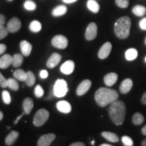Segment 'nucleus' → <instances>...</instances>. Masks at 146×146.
<instances>
[{
    "label": "nucleus",
    "instance_id": "obj_8",
    "mask_svg": "<svg viewBox=\"0 0 146 146\" xmlns=\"http://www.w3.org/2000/svg\"><path fill=\"white\" fill-rule=\"evenodd\" d=\"M21 21L18 18L14 17L9 21L7 24L6 28L9 32L14 33L18 31L21 29Z\"/></svg>",
    "mask_w": 146,
    "mask_h": 146
},
{
    "label": "nucleus",
    "instance_id": "obj_25",
    "mask_svg": "<svg viewBox=\"0 0 146 146\" xmlns=\"http://www.w3.org/2000/svg\"><path fill=\"white\" fill-rule=\"evenodd\" d=\"M133 13L137 16H143L146 14V8L143 5H137L133 8Z\"/></svg>",
    "mask_w": 146,
    "mask_h": 146
},
{
    "label": "nucleus",
    "instance_id": "obj_36",
    "mask_svg": "<svg viewBox=\"0 0 146 146\" xmlns=\"http://www.w3.org/2000/svg\"><path fill=\"white\" fill-rule=\"evenodd\" d=\"M122 141L125 146H133V141L130 137L123 136L122 137Z\"/></svg>",
    "mask_w": 146,
    "mask_h": 146
},
{
    "label": "nucleus",
    "instance_id": "obj_19",
    "mask_svg": "<svg viewBox=\"0 0 146 146\" xmlns=\"http://www.w3.org/2000/svg\"><path fill=\"white\" fill-rule=\"evenodd\" d=\"M67 10H68V8H67V7L66 5H60L53 9L52 14L54 17H58V16L64 15L67 12Z\"/></svg>",
    "mask_w": 146,
    "mask_h": 146
},
{
    "label": "nucleus",
    "instance_id": "obj_50",
    "mask_svg": "<svg viewBox=\"0 0 146 146\" xmlns=\"http://www.w3.org/2000/svg\"><path fill=\"white\" fill-rule=\"evenodd\" d=\"M100 146H112L111 145H109V144H106V143H103L102 145H100Z\"/></svg>",
    "mask_w": 146,
    "mask_h": 146
},
{
    "label": "nucleus",
    "instance_id": "obj_18",
    "mask_svg": "<svg viewBox=\"0 0 146 146\" xmlns=\"http://www.w3.org/2000/svg\"><path fill=\"white\" fill-rule=\"evenodd\" d=\"M20 47L22 54L25 56H29L32 52V45L27 41H22L20 43Z\"/></svg>",
    "mask_w": 146,
    "mask_h": 146
},
{
    "label": "nucleus",
    "instance_id": "obj_37",
    "mask_svg": "<svg viewBox=\"0 0 146 146\" xmlns=\"http://www.w3.org/2000/svg\"><path fill=\"white\" fill-rule=\"evenodd\" d=\"M8 33L9 31L6 27L4 26L0 27V40L4 39L5 36L8 35Z\"/></svg>",
    "mask_w": 146,
    "mask_h": 146
},
{
    "label": "nucleus",
    "instance_id": "obj_41",
    "mask_svg": "<svg viewBox=\"0 0 146 146\" xmlns=\"http://www.w3.org/2000/svg\"><path fill=\"white\" fill-rule=\"evenodd\" d=\"M40 76L42 78H46L48 76V72L47 70H43L40 72Z\"/></svg>",
    "mask_w": 146,
    "mask_h": 146
},
{
    "label": "nucleus",
    "instance_id": "obj_23",
    "mask_svg": "<svg viewBox=\"0 0 146 146\" xmlns=\"http://www.w3.org/2000/svg\"><path fill=\"white\" fill-rule=\"evenodd\" d=\"M87 8L93 13H98L100 11V7L99 3L96 0H88L87 2Z\"/></svg>",
    "mask_w": 146,
    "mask_h": 146
},
{
    "label": "nucleus",
    "instance_id": "obj_46",
    "mask_svg": "<svg viewBox=\"0 0 146 146\" xmlns=\"http://www.w3.org/2000/svg\"><path fill=\"white\" fill-rule=\"evenodd\" d=\"M62 1L66 3H72L76 2L77 0H62Z\"/></svg>",
    "mask_w": 146,
    "mask_h": 146
},
{
    "label": "nucleus",
    "instance_id": "obj_4",
    "mask_svg": "<svg viewBox=\"0 0 146 146\" xmlns=\"http://www.w3.org/2000/svg\"><path fill=\"white\" fill-rule=\"evenodd\" d=\"M50 117V112L46 109H39L36 112L33 118V124L35 127H41L46 123Z\"/></svg>",
    "mask_w": 146,
    "mask_h": 146
},
{
    "label": "nucleus",
    "instance_id": "obj_15",
    "mask_svg": "<svg viewBox=\"0 0 146 146\" xmlns=\"http://www.w3.org/2000/svg\"><path fill=\"white\" fill-rule=\"evenodd\" d=\"M13 62V56L10 54H4L0 58V68H8Z\"/></svg>",
    "mask_w": 146,
    "mask_h": 146
},
{
    "label": "nucleus",
    "instance_id": "obj_2",
    "mask_svg": "<svg viewBox=\"0 0 146 146\" xmlns=\"http://www.w3.org/2000/svg\"><path fill=\"white\" fill-rule=\"evenodd\" d=\"M110 118L116 125H121L126 116V106L123 102L116 100L110 105L108 108Z\"/></svg>",
    "mask_w": 146,
    "mask_h": 146
},
{
    "label": "nucleus",
    "instance_id": "obj_43",
    "mask_svg": "<svg viewBox=\"0 0 146 146\" xmlns=\"http://www.w3.org/2000/svg\"><path fill=\"white\" fill-rule=\"evenodd\" d=\"M69 146H85V145L83 142H75V143H71Z\"/></svg>",
    "mask_w": 146,
    "mask_h": 146
},
{
    "label": "nucleus",
    "instance_id": "obj_51",
    "mask_svg": "<svg viewBox=\"0 0 146 146\" xmlns=\"http://www.w3.org/2000/svg\"><path fill=\"white\" fill-rule=\"evenodd\" d=\"M91 144H92L93 145H94V144H95V141H91Z\"/></svg>",
    "mask_w": 146,
    "mask_h": 146
},
{
    "label": "nucleus",
    "instance_id": "obj_31",
    "mask_svg": "<svg viewBox=\"0 0 146 146\" xmlns=\"http://www.w3.org/2000/svg\"><path fill=\"white\" fill-rule=\"evenodd\" d=\"M24 8L28 11H34L36 8V4L33 0H27L24 3Z\"/></svg>",
    "mask_w": 146,
    "mask_h": 146
},
{
    "label": "nucleus",
    "instance_id": "obj_40",
    "mask_svg": "<svg viewBox=\"0 0 146 146\" xmlns=\"http://www.w3.org/2000/svg\"><path fill=\"white\" fill-rule=\"evenodd\" d=\"M5 23V17L4 15L0 14V27L4 26Z\"/></svg>",
    "mask_w": 146,
    "mask_h": 146
},
{
    "label": "nucleus",
    "instance_id": "obj_49",
    "mask_svg": "<svg viewBox=\"0 0 146 146\" xmlns=\"http://www.w3.org/2000/svg\"><path fill=\"white\" fill-rule=\"evenodd\" d=\"M141 145L142 146H146V139L142 141L141 142Z\"/></svg>",
    "mask_w": 146,
    "mask_h": 146
},
{
    "label": "nucleus",
    "instance_id": "obj_6",
    "mask_svg": "<svg viewBox=\"0 0 146 146\" xmlns=\"http://www.w3.org/2000/svg\"><path fill=\"white\" fill-rule=\"evenodd\" d=\"M51 43L53 47L60 49V50L66 49L68 45V41L67 38L62 35H58L54 36Z\"/></svg>",
    "mask_w": 146,
    "mask_h": 146
},
{
    "label": "nucleus",
    "instance_id": "obj_17",
    "mask_svg": "<svg viewBox=\"0 0 146 146\" xmlns=\"http://www.w3.org/2000/svg\"><path fill=\"white\" fill-rule=\"evenodd\" d=\"M118 80V74L115 72H110L107 74L104 78L106 85L108 87H112L116 83Z\"/></svg>",
    "mask_w": 146,
    "mask_h": 146
},
{
    "label": "nucleus",
    "instance_id": "obj_45",
    "mask_svg": "<svg viewBox=\"0 0 146 146\" xmlns=\"http://www.w3.org/2000/svg\"><path fill=\"white\" fill-rule=\"evenodd\" d=\"M25 114V112H24L23 113V114H22L21 115H20V116H18V117H17V118H16V120H15V121H14V125H16V124H17L18 123V121H19V120L20 119H21V118H22V116H23V115L24 114Z\"/></svg>",
    "mask_w": 146,
    "mask_h": 146
},
{
    "label": "nucleus",
    "instance_id": "obj_21",
    "mask_svg": "<svg viewBox=\"0 0 146 146\" xmlns=\"http://www.w3.org/2000/svg\"><path fill=\"white\" fill-rule=\"evenodd\" d=\"M18 136H19V133L17 131H12L10 133L7 135L5 139V143L7 145H12L15 143L16 139H17Z\"/></svg>",
    "mask_w": 146,
    "mask_h": 146
},
{
    "label": "nucleus",
    "instance_id": "obj_38",
    "mask_svg": "<svg viewBox=\"0 0 146 146\" xmlns=\"http://www.w3.org/2000/svg\"><path fill=\"white\" fill-rule=\"evenodd\" d=\"M0 87L2 88L8 87V80L2 75L1 72H0Z\"/></svg>",
    "mask_w": 146,
    "mask_h": 146
},
{
    "label": "nucleus",
    "instance_id": "obj_34",
    "mask_svg": "<svg viewBox=\"0 0 146 146\" xmlns=\"http://www.w3.org/2000/svg\"><path fill=\"white\" fill-rule=\"evenodd\" d=\"M2 98L5 104H10L11 103V97L8 91L3 90L2 91Z\"/></svg>",
    "mask_w": 146,
    "mask_h": 146
},
{
    "label": "nucleus",
    "instance_id": "obj_29",
    "mask_svg": "<svg viewBox=\"0 0 146 146\" xmlns=\"http://www.w3.org/2000/svg\"><path fill=\"white\" fill-rule=\"evenodd\" d=\"M132 122L133 125H140L144 122V116L141 113L137 112L133 116Z\"/></svg>",
    "mask_w": 146,
    "mask_h": 146
},
{
    "label": "nucleus",
    "instance_id": "obj_47",
    "mask_svg": "<svg viewBox=\"0 0 146 146\" xmlns=\"http://www.w3.org/2000/svg\"><path fill=\"white\" fill-rule=\"evenodd\" d=\"M141 133L143 135H146V125L142 127L141 129Z\"/></svg>",
    "mask_w": 146,
    "mask_h": 146
},
{
    "label": "nucleus",
    "instance_id": "obj_27",
    "mask_svg": "<svg viewBox=\"0 0 146 146\" xmlns=\"http://www.w3.org/2000/svg\"><path fill=\"white\" fill-rule=\"evenodd\" d=\"M42 29V25L39 21H33L29 25V29L33 33H39Z\"/></svg>",
    "mask_w": 146,
    "mask_h": 146
},
{
    "label": "nucleus",
    "instance_id": "obj_14",
    "mask_svg": "<svg viewBox=\"0 0 146 146\" xmlns=\"http://www.w3.org/2000/svg\"><path fill=\"white\" fill-rule=\"evenodd\" d=\"M133 81L131 78H126L120 84L119 90L120 92L123 94H127L131 90L133 87Z\"/></svg>",
    "mask_w": 146,
    "mask_h": 146
},
{
    "label": "nucleus",
    "instance_id": "obj_5",
    "mask_svg": "<svg viewBox=\"0 0 146 146\" xmlns=\"http://www.w3.org/2000/svg\"><path fill=\"white\" fill-rule=\"evenodd\" d=\"M68 91L67 83L64 79H58L55 83L54 94L58 98H63Z\"/></svg>",
    "mask_w": 146,
    "mask_h": 146
},
{
    "label": "nucleus",
    "instance_id": "obj_28",
    "mask_svg": "<svg viewBox=\"0 0 146 146\" xmlns=\"http://www.w3.org/2000/svg\"><path fill=\"white\" fill-rule=\"evenodd\" d=\"M27 76L26 80H25L26 85L29 87L33 86L36 81L35 76L33 72H31V71H28V72H27Z\"/></svg>",
    "mask_w": 146,
    "mask_h": 146
},
{
    "label": "nucleus",
    "instance_id": "obj_26",
    "mask_svg": "<svg viewBox=\"0 0 146 146\" xmlns=\"http://www.w3.org/2000/svg\"><path fill=\"white\" fill-rule=\"evenodd\" d=\"M13 75L15 78L21 81H25L27 78V73L22 69H17L13 73Z\"/></svg>",
    "mask_w": 146,
    "mask_h": 146
},
{
    "label": "nucleus",
    "instance_id": "obj_12",
    "mask_svg": "<svg viewBox=\"0 0 146 146\" xmlns=\"http://www.w3.org/2000/svg\"><path fill=\"white\" fill-rule=\"evenodd\" d=\"M62 56L61 55L58 54V53H54L52 54V56L49 58L47 62V66L49 68H54L57 66L60 62L61 61Z\"/></svg>",
    "mask_w": 146,
    "mask_h": 146
},
{
    "label": "nucleus",
    "instance_id": "obj_1",
    "mask_svg": "<svg viewBox=\"0 0 146 146\" xmlns=\"http://www.w3.org/2000/svg\"><path fill=\"white\" fill-rule=\"evenodd\" d=\"M118 92L114 89L106 87H101L96 91L95 94V100L99 106L106 107L111 104L118 99Z\"/></svg>",
    "mask_w": 146,
    "mask_h": 146
},
{
    "label": "nucleus",
    "instance_id": "obj_32",
    "mask_svg": "<svg viewBox=\"0 0 146 146\" xmlns=\"http://www.w3.org/2000/svg\"><path fill=\"white\" fill-rule=\"evenodd\" d=\"M8 87L14 91H18L19 89V85L14 78H9L8 80Z\"/></svg>",
    "mask_w": 146,
    "mask_h": 146
},
{
    "label": "nucleus",
    "instance_id": "obj_54",
    "mask_svg": "<svg viewBox=\"0 0 146 146\" xmlns=\"http://www.w3.org/2000/svg\"><path fill=\"white\" fill-rule=\"evenodd\" d=\"M9 1H12V0H9Z\"/></svg>",
    "mask_w": 146,
    "mask_h": 146
},
{
    "label": "nucleus",
    "instance_id": "obj_20",
    "mask_svg": "<svg viewBox=\"0 0 146 146\" xmlns=\"http://www.w3.org/2000/svg\"><path fill=\"white\" fill-rule=\"evenodd\" d=\"M34 103L32 99L27 98L24 100L23 103V108L24 110V112H25L26 114H29L31 112V110L33 108Z\"/></svg>",
    "mask_w": 146,
    "mask_h": 146
},
{
    "label": "nucleus",
    "instance_id": "obj_10",
    "mask_svg": "<svg viewBox=\"0 0 146 146\" xmlns=\"http://www.w3.org/2000/svg\"><path fill=\"white\" fill-rule=\"evenodd\" d=\"M112 44L110 42H106L101 47L98 52V58L101 60L107 58L112 50Z\"/></svg>",
    "mask_w": 146,
    "mask_h": 146
},
{
    "label": "nucleus",
    "instance_id": "obj_42",
    "mask_svg": "<svg viewBox=\"0 0 146 146\" xmlns=\"http://www.w3.org/2000/svg\"><path fill=\"white\" fill-rule=\"evenodd\" d=\"M7 47L5 44H0V55L3 54L6 51Z\"/></svg>",
    "mask_w": 146,
    "mask_h": 146
},
{
    "label": "nucleus",
    "instance_id": "obj_13",
    "mask_svg": "<svg viewBox=\"0 0 146 146\" xmlns=\"http://www.w3.org/2000/svg\"><path fill=\"white\" fill-rule=\"evenodd\" d=\"M75 64L72 60H67L60 67V71L64 74H70L74 70Z\"/></svg>",
    "mask_w": 146,
    "mask_h": 146
},
{
    "label": "nucleus",
    "instance_id": "obj_53",
    "mask_svg": "<svg viewBox=\"0 0 146 146\" xmlns=\"http://www.w3.org/2000/svg\"><path fill=\"white\" fill-rule=\"evenodd\" d=\"M145 62H146V57H145Z\"/></svg>",
    "mask_w": 146,
    "mask_h": 146
},
{
    "label": "nucleus",
    "instance_id": "obj_3",
    "mask_svg": "<svg viewBox=\"0 0 146 146\" xmlns=\"http://www.w3.org/2000/svg\"><path fill=\"white\" fill-rule=\"evenodd\" d=\"M131 22L128 16H122L114 24V33L119 39H124L130 35Z\"/></svg>",
    "mask_w": 146,
    "mask_h": 146
},
{
    "label": "nucleus",
    "instance_id": "obj_9",
    "mask_svg": "<svg viewBox=\"0 0 146 146\" xmlns=\"http://www.w3.org/2000/svg\"><path fill=\"white\" fill-rule=\"evenodd\" d=\"M56 139V135L48 133L42 135L37 141V146H50Z\"/></svg>",
    "mask_w": 146,
    "mask_h": 146
},
{
    "label": "nucleus",
    "instance_id": "obj_7",
    "mask_svg": "<svg viewBox=\"0 0 146 146\" xmlns=\"http://www.w3.org/2000/svg\"><path fill=\"white\" fill-rule=\"evenodd\" d=\"M98 35V27L95 23H91L89 24L85 31V39L87 41H92L96 39Z\"/></svg>",
    "mask_w": 146,
    "mask_h": 146
},
{
    "label": "nucleus",
    "instance_id": "obj_30",
    "mask_svg": "<svg viewBox=\"0 0 146 146\" xmlns=\"http://www.w3.org/2000/svg\"><path fill=\"white\" fill-rule=\"evenodd\" d=\"M23 62V56L21 54H16L13 56V62L12 66L15 68L21 66Z\"/></svg>",
    "mask_w": 146,
    "mask_h": 146
},
{
    "label": "nucleus",
    "instance_id": "obj_44",
    "mask_svg": "<svg viewBox=\"0 0 146 146\" xmlns=\"http://www.w3.org/2000/svg\"><path fill=\"white\" fill-rule=\"evenodd\" d=\"M141 103L144 105H146V91L144 93L141 98Z\"/></svg>",
    "mask_w": 146,
    "mask_h": 146
},
{
    "label": "nucleus",
    "instance_id": "obj_16",
    "mask_svg": "<svg viewBox=\"0 0 146 146\" xmlns=\"http://www.w3.org/2000/svg\"><path fill=\"white\" fill-rule=\"evenodd\" d=\"M56 107L60 112L64 113V114H68L70 113L72 110V106L70 104L66 101H60L56 104Z\"/></svg>",
    "mask_w": 146,
    "mask_h": 146
},
{
    "label": "nucleus",
    "instance_id": "obj_39",
    "mask_svg": "<svg viewBox=\"0 0 146 146\" xmlns=\"http://www.w3.org/2000/svg\"><path fill=\"white\" fill-rule=\"evenodd\" d=\"M140 28L143 30H146V18H144L139 22Z\"/></svg>",
    "mask_w": 146,
    "mask_h": 146
},
{
    "label": "nucleus",
    "instance_id": "obj_33",
    "mask_svg": "<svg viewBox=\"0 0 146 146\" xmlns=\"http://www.w3.org/2000/svg\"><path fill=\"white\" fill-rule=\"evenodd\" d=\"M44 94V91H43V87L41 85H37L35 89V96L37 98H41Z\"/></svg>",
    "mask_w": 146,
    "mask_h": 146
},
{
    "label": "nucleus",
    "instance_id": "obj_52",
    "mask_svg": "<svg viewBox=\"0 0 146 146\" xmlns=\"http://www.w3.org/2000/svg\"><path fill=\"white\" fill-rule=\"evenodd\" d=\"M145 45H146V37H145Z\"/></svg>",
    "mask_w": 146,
    "mask_h": 146
},
{
    "label": "nucleus",
    "instance_id": "obj_24",
    "mask_svg": "<svg viewBox=\"0 0 146 146\" xmlns=\"http://www.w3.org/2000/svg\"><path fill=\"white\" fill-rule=\"evenodd\" d=\"M138 52L136 49L130 48L127 50L125 52V58L129 61H132L137 57Z\"/></svg>",
    "mask_w": 146,
    "mask_h": 146
},
{
    "label": "nucleus",
    "instance_id": "obj_48",
    "mask_svg": "<svg viewBox=\"0 0 146 146\" xmlns=\"http://www.w3.org/2000/svg\"><path fill=\"white\" fill-rule=\"evenodd\" d=\"M3 112H1V111H0V121H1V120L3 119Z\"/></svg>",
    "mask_w": 146,
    "mask_h": 146
},
{
    "label": "nucleus",
    "instance_id": "obj_35",
    "mask_svg": "<svg viewBox=\"0 0 146 146\" xmlns=\"http://www.w3.org/2000/svg\"><path fill=\"white\" fill-rule=\"evenodd\" d=\"M115 2L119 8H127L129 5V0H115Z\"/></svg>",
    "mask_w": 146,
    "mask_h": 146
},
{
    "label": "nucleus",
    "instance_id": "obj_11",
    "mask_svg": "<svg viewBox=\"0 0 146 146\" xmlns=\"http://www.w3.org/2000/svg\"><path fill=\"white\" fill-rule=\"evenodd\" d=\"M91 86V81L90 80H84L78 85L77 89H76V94H77V96H81L85 95L89 91V89H90Z\"/></svg>",
    "mask_w": 146,
    "mask_h": 146
},
{
    "label": "nucleus",
    "instance_id": "obj_22",
    "mask_svg": "<svg viewBox=\"0 0 146 146\" xmlns=\"http://www.w3.org/2000/svg\"><path fill=\"white\" fill-rule=\"evenodd\" d=\"M102 136L104 137L108 141L112 142V143H116V142H118V141H119V139H118L117 135H116L114 133L109 132V131L102 132Z\"/></svg>",
    "mask_w": 146,
    "mask_h": 146
}]
</instances>
